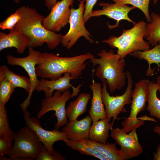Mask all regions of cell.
<instances>
[{
  "label": "cell",
  "mask_w": 160,
  "mask_h": 160,
  "mask_svg": "<svg viewBox=\"0 0 160 160\" xmlns=\"http://www.w3.org/2000/svg\"><path fill=\"white\" fill-rule=\"evenodd\" d=\"M17 9L21 17L12 30L21 32L28 38V48L41 47L46 43L49 49H53L60 44L63 35L45 28L42 24L43 15L28 6H22Z\"/></svg>",
  "instance_id": "1"
},
{
  "label": "cell",
  "mask_w": 160,
  "mask_h": 160,
  "mask_svg": "<svg viewBox=\"0 0 160 160\" xmlns=\"http://www.w3.org/2000/svg\"><path fill=\"white\" fill-rule=\"evenodd\" d=\"M87 53L73 57H60L52 53H41L36 70L37 76L50 80L58 79L69 73L72 79H77L86 67L85 62L94 57Z\"/></svg>",
  "instance_id": "2"
},
{
  "label": "cell",
  "mask_w": 160,
  "mask_h": 160,
  "mask_svg": "<svg viewBox=\"0 0 160 160\" xmlns=\"http://www.w3.org/2000/svg\"><path fill=\"white\" fill-rule=\"evenodd\" d=\"M100 57L89 59L94 66L97 65L95 76L102 81H105L111 93L121 90L125 86L127 79L124 67L126 62L114 51L102 49L97 54Z\"/></svg>",
  "instance_id": "3"
},
{
  "label": "cell",
  "mask_w": 160,
  "mask_h": 160,
  "mask_svg": "<svg viewBox=\"0 0 160 160\" xmlns=\"http://www.w3.org/2000/svg\"><path fill=\"white\" fill-rule=\"evenodd\" d=\"M146 23L140 21L129 29H123L119 36H112L101 42L108 44L111 48H117V54L124 59L128 55L137 51L150 49V44L143 39Z\"/></svg>",
  "instance_id": "4"
},
{
  "label": "cell",
  "mask_w": 160,
  "mask_h": 160,
  "mask_svg": "<svg viewBox=\"0 0 160 160\" xmlns=\"http://www.w3.org/2000/svg\"><path fill=\"white\" fill-rule=\"evenodd\" d=\"M13 135L14 145L7 154L9 160L35 159L44 145L35 132L26 125Z\"/></svg>",
  "instance_id": "5"
},
{
  "label": "cell",
  "mask_w": 160,
  "mask_h": 160,
  "mask_svg": "<svg viewBox=\"0 0 160 160\" xmlns=\"http://www.w3.org/2000/svg\"><path fill=\"white\" fill-rule=\"evenodd\" d=\"M149 83L148 79H143L135 84L130 114L121 124L123 129L126 133L139 128L144 124V122L139 120L137 116L139 113L145 110L149 93Z\"/></svg>",
  "instance_id": "6"
},
{
  "label": "cell",
  "mask_w": 160,
  "mask_h": 160,
  "mask_svg": "<svg viewBox=\"0 0 160 160\" xmlns=\"http://www.w3.org/2000/svg\"><path fill=\"white\" fill-rule=\"evenodd\" d=\"M127 85L124 92L121 95L111 96L107 90V84L105 81H102V98L105 107L107 117L110 121L113 118V122L118 119L117 116L121 113L127 111L125 106L131 104L133 90V80L130 72L126 71Z\"/></svg>",
  "instance_id": "7"
},
{
  "label": "cell",
  "mask_w": 160,
  "mask_h": 160,
  "mask_svg": "<svg viewBox=\"0 0 160 160\" xmlns=\"http://www.w3.org/2000/svg\"><path fill=\"white\" fill-rule=\"evenodd\" d=\"M84 0H79V7L76 9L71 7L68 31L63 36L60 43L63 46L70 49L81 37L89 42L93 43L94 40L90 32L86 28L84 19L85 10Z\"/></svg>",
  "instance_id": "8"
},
{
  "label": "cell",
  "mask_w": 160,
  "mask_h": 160,
  "mask_svg": "<svg viewBox=\"0 0 160 160\" xmlns=\"http://www.w3.org/2000/svg\"><path fill=\"white\" fill-rule=\"evenodd\" d=\"M71 95L69 90L63 92L56 91L52 96L46 97L41 101V108L37 115V118L40 119L48 112L53 111L55 112V115L57 119V122L55 125V129H58L65 125L68 119L66 112V103L72 97Z\"/></svg>",
  "instance_id": "9"
},
{
  "label": "cell",
  "mask_w": 160,
  "mask_h": 160,
  "mask_svg": "<svg viewBox=\"0 0 160 160\" xmlns=\"http://www.w3.org/2000/svg\"><path fill=\"white\" fill-rule=\"evenodd\" d=\"M28 49V55L24 57L19 58L11 55L7 57V63L12 66L18 65L23 68L27 72L31 84V90L27 98L20 105L22 110L26 109L30 104V100L33 92L38 83L36 70V67L41 54L40 52L34 50L33 48Z\"/></svg>",
  "instance_id": "10"
},
{
  "label": "cell",
  "mask_w": 160,
  "mask_h": 160,
  "mask_svg": "<svg viewBox=\"0 0 160 160\" xmlns=\"http://www.w3.org/2000/svg\"><path fill=\"white\" fill-rule=\"evenodd\" d=\"M22 111L26 125L35 132L44 146L50 154H53L55 151L53 147L54 143L57 141H64L67 139L66 134L56 129L51 131L45 129L37 118L31 117L27 110Z\"/></svg>",
  "instance_id": "11"
},
{
  "label": "cell",
  "mask_w": 160,
  "mask_h": 160,
  "mask_svg": "<svg viewBox=\"0 0 160 160\" xmlns=\"http://www.w3.org/2000/svg\"><path fill=\"white\" fill-rule=\"evenodd\" d=\"M74 0H61L57 1L52 8L51 11L44 17L42 24L48 31H60L69 23L71 9Z\"/></svg>",
  "instance_id": "12"
},
{
  "label": "cell",
  "mask_w": 160,
  "mask_h": 160,
  "mask_svg": "<svg viewBox=\"0 0 160 160\" xmlns=\"http://www.w3.org/2000/svg\"><path fill=\"white\" fill-rule=\"evenodd\" d=\"M111 136L120 146L119 151L127 159L138 156L143 151L138 141L136 129L127 134L122 128H113L111 129Z\"/></svg>",
  "instance_id": "13"
},
{
  "label": "cell",
  "mask_w": 160,
  "mask_h": 160,
  "mask_svg": "<svg viewBox=\"0 0 160 160\" xmlns=\"http://www.w3.org/2000/svg\"><path fill=\"white\" fill-rule=\"evenodd\" d=\"M98 5L102 7V9L93 10L91 17L105 15L116 20L115 25H108L109 29L118 27L119 21L122 20H127L132 23L134 25L136 23L128 16L129 12L136 8L133 6L129 7L127 4L116 2L112 4L101 2Z\"/></svg>",
  "instance_id": "14"
},
{
  "label": "cell",
  "mask_w": 160,
  "mask_h": 160,
  "mask_svg": "<svg viewBox=\"0 0 160 160\" xmlns=\"http://www.w3.org/2000/svg\"><path fill=\"white\" fill-rule=\"evenodd\" d=\"M72 79L71 74L69 73H64L63 76L57 79L48 80L42 78L39 80L36 90L38 92L43 91L46 97H50L52 96L53 92L55 90L63 92L71 87L73 90L71 97H73L78 94L82 84L75 87L70 83Z\"/></svg>",
  "instance_id": "15"
},
{
  "label": "cell",
  "mask_w": 160,
  "mask_h": 160,
  "mask_svg": "<svg viewBox=\"0 0 160 160\" xmlns=\"http://www.w3.org/2000/svg\"><path fill=\"white\" fill-rule=\"evenodd\" d=\"M92 119L89 116H86L83 119L69 121L61 129L65 133L67 139L77 140L89 139V131L91 125Z\"/></svg>",
  "instance_id": "16"
},
{
  "label": "cell",
  "mask_w": 160,
  "mask_h": 160,
  "mask_svg": "<svg viewBox=\"0 0 160 160\" xmlns=\"http://www.w3.org/2000/svg\"><path fill=\"white\" fill-rule=\"evenodd\" d=\"M30 44L28 38L17 30L9 31L8 34L0 32V51L7 48L14 47L19 54L23 53Z\"/></svg>",
  "instance_id": "17"
},
{
  "label": "cell",
  "mask_w": 160,
  "mask_h": 160,
  "mask_svg": "<svg viewBox=\"0 0 160 160\" xmlns=\"http://www.w3.org/2000/svg\"><path fill=\"white\" fill-rule=\"evenodd\" d=\"M89 87L93 94L91 105L88 111L92 121H96L106 118L107 114L102 98L101 84L99 82L95 81L93 74L92 82Z\"/></svg>",
  "instance_id": "18"
},
{
  "label": "cell",
  "mask_w": 160,
  "mask_h": 160,
  "mask_svg": "<svg viewBox=\"0 0 160 160\" xmlns=\"http://www.w3.org/2000/svg\"><path fill=\"white\" fill-rule=\"evenodd\" d=\"M107 117L93 122L90 128L89 139L96 142L106 143L109 131L113 128L114 122H110Z\"/></svg>",
  "instance_id": "19"
},
{
  "label": "cell",
  "mask_w": 160,
  "mask_h": 160,
  "mask_svg": "<svg viewBox=\"0 0 160 160\" xmlns=\"http://www.w3.org/2000/svg\"><path fill=\"white\" fill-rule=\"evenodd\" d=\"M91 98L90 94L82 93L75 100L70 102L66 108V115L69 121L77 119L79 116L86 111L88 103Z\"/></svg>",
  "instance_id": "20"
},
{
  "label": "cell",
  "mask_w": 160,
  "mask_h": 160,
  "mask_svg": "<svg viewBox=\"0 0 160 160\" xmlns=\"http://www.w3.org/2000/svg\"><path fill=\"white\" fill-rule=\"evenodd\" d=\"M88 145L99 152L107 160H125L127 159L121 153L116 145V143H102L84 139Z\"/></svg>",
  "instance_id": "21"
},
{
  "label": "cell",
  "mask_w": 160,
  "mask_h": 160,
  "mask_svg": "<svg viewBox=\"0 0 160 160\" xmlns=\"http://www.w3.org/2000/svg\"><path fill=\"white\" fill-rule=\"evenodd\" d=\"M139 60L144 59L148 63V68L146 71V75L151 76L154 75L156 68L151 69V65L153 63L157 64L158 70L160 67V44H159L151 49L145 51H137L129 55Z\"/></svg>",
  "instance_id": "22"
},
{
  "label": "cell",
  "mask_w": 160,
  "mask_h": 160,
  "mask_svg": "<svg viewBox=\"0 0 160 160\" xmlns=\"http://www.w3.org/2000/svg\"><path fill=\"white\" fill-rule=\"evenodd\" d=\"M3 79L9 81L15 88H22L28 94L31 91V87L29 78L15 74L5 65L0 67V79Z\"/></svg>",
  "instance_id": "23"
},
{
  "label": "cell",
  "mask_w": 160,
  "mask_h": 160,
  "mask_svg": "<svg viewBox=\"0 0 160 160\" xmlns=\"http://www.w3.org/2000/svg\"><path fill=\"white\" fill-rule=\"evenodd\" d=\"M150 16L151 21L146 24L144 38L154 47L160 44V15L152 12Z\"/></svg>",
  "instance_id": "24"
},
{
  "label": "cell",
  "mask_w": 160,
  "mask_h": 160,
  "mask_svg": "<svg viewBox=\"0 0 160 160\" xmlns=\"http://www.w3.org/2000/svg\"><path fill=\"white\" fill-rule=\"evenodd\" d=\"M159 87L154 81H149V93L147 101L148 105L146 108L150 116L160 121V99L157 96Z\"/></svg>",
  "instance_id": "25"
},
{
  "label": "cell",
  "mask_w": 160,
  "mask_h": 160,
  "mask_svg": "<svg viewBox=\"0 0 160 160\" xmlns=\"http://www.w3.org/2000/svg\"><path fill=\"white\" fill-rule=\"evenodd\" d=\"M63 141L68 146L82 155L92 156L101 160H107L99 152L87 144L84 139L71 140L67 139Z\"/></svg>",
  "instance_id": "26"
},
{
  "label": "cell",
  "mask_w": 160,
  "mask_h": 160,
  "mask_svg": "<svg viewBox=\"0 0 160 160\" xmlns=\"http://www.w3.org/2000/svg\"><path fill=\"white\" fill-rule=\"evenodd\" d=\"M15 88L12 83L7 79H0V106H5Z\"/></svg>",
  "instance_id": "27"
},
{
  "label": "cell",
  "mask_w": 160,
  "mask_h": 160,
  "mask_svg": "<svg viewBox=\"0 0 160 160\" xmlns=\"http://www.w3.org/2000/svg\"><path fill=\"white\" fill-rule=\"evenodd\" d=\"M115 2L131 4L140 10L145 16L147 22L151 21L149 6L150 0H111Z\"/></svg>",
  "instance_id": "28"
},
{
  "label": "cell",
  "mask_w": 160,
  "mask_h": 160,
  "mask_svg": "<svg viewBox=\"0 0 160 160\" xmlns=\"http://www.w3.org/2000/svg\"><path fill=\"white\" fill-rule=\"evenodd\" d=\"M10 128L5 106H0V136L13 135Z\"/></svg>",
  "instance_id": "29"
},
{
  "label": "cell",
  "mask_w": 160,
  "mask_h": 160,
  "mask_svg": "<svg viewBox=\"0 0 160 160\" xmlns=\"http://www.w3.org/2000/svg\"><path fill=\"white\" fill-rule=\"evenodd\" d=\"M21 16L17 9L13 13L7 17L0 23V28L2 30H12L21 18Z\"/></svg>",
  "instance_id": "30"
},
{
  "label": "cell",
  "mask_w": 160,
  "mask_h": 160,
  "mask_svg": "<svg viewBox=\"0 0 160 160\" xmlns=\"http://www.w3.org/2000/svg\"><path fill=\"white\" fill-rule=\"evenodd\" d=\"M13 135L0 136V156L7 155L12 149V142L14 141Z\"/></svg>",
  "instance_id": "31"
},
{
  "label": "cell",
  "mask_w": 160,
  "mask_h": 160,
  "mask_svg": "<svg viewBox=\"0 0 160 160\" xmlns=\"http://www.w3.org/2000/svg\"><path fill=\"white\" fill-rule=\"evenodd\" d=\"M35 160H64L65 158L57 151H55L53 154H50L44 146Z\"/></svg>",
  "instance_id": "32"
},
{
  "label": "cell",
  "mask_w": 160,
  "mask_h": 160,
  "mask_svg": "<svg viewBox=\"0 0 160 160\" xmlns=\"http://www.w3.org/2000/svg\"><path fill=\"white\" fill-rule=\"evenodd\" d=\"M85 2L84 19L85 23L91 17L93 8L97 0H84Z\"/></svg>",
  "instance_id": "33"
},
{
  "label": "cell",
  "mask_w": 160,
  "mask_h": 160,
  "mask_svg": "<svg viewBox=\"0 0 160 160\" xmlns=\"http://www.w3.org/2000/svg\"><path fill=\"white\" fill-rule=\"evenodd\" d=\"M45 5L49 9L51 10L52 7L57 1V0H44Z\"/></svg>",
  "instance_id": "34"
},
{
  "label": "cell",
  "mask_w": 160,
  "mask_h": 160,
  "mask_svg": "<svg viewBox=\"0 0 160 160\" xmlns=\"http://www.w3.org/2000/svg\"><path fill=\"white\" fill-rule=\"evenodd\" d=\"M154 160H160V144H159L157 147L156 153H153Z\"/></svg>",
  "instance_id": "35"
},
{
  "label": "cell",
  "mask_w": 160,
  "mask_h": 160,
  "mask_svg": "<svg viewBox=\"0 0 160 160\" xmlns=\"http://www.w3.org/2000/svg\"><path fill=\"white\" fill-rule=\"evenodd\" d=\"M153 132L158 135L160 137V126L156 125L155 126L153 130Z\"/></svg>",
  "instance_id": "36"
},
{
  "label": "cell",
  "mask_w": 160,
  "mask_h": 160,
  "mask_svg": "<svg viewBox=\"0 0 160 160\" xmlns=\"http://www.w3.org/2000/svg\"><path fill=\"white\" fill-rule=\"evenodd\" d=\"M156 84L159 87V89L158 90V91L159 92V94L160 95V75L158 76L156 79Z\"/></svg>",
  "instance_id": "37"
},
{
  "label": "cell",
  "mask_w": 160,
  "mask_h": 160,
  "mask_svg": "<svg viewBox=\"0 0 160 160\" xmlns=\"http://www.w3.org/2000/svg\"><path fill=\"white\" fill-rule=\"evenodd\" d=\"M13 0L15 3H16L17 4L18 3L21 1V0Z\"/></svg>",
  "instance_id": "38"
},
{
  "label": "cell",
  "mask_w": 160,
  "mask_h": 160,
  "mask_svg": "<svg viewBox=\"0 0 160 160\" xmlns=\"http://www.w3.org/2000/svg\"><path fill=\"white\" fill-rule=\"evenodd\" d=\"M158 1V0H153L154 4H156L157 3Z\"/></svg>",
  "instance_id": "39"
}]
</instances>
